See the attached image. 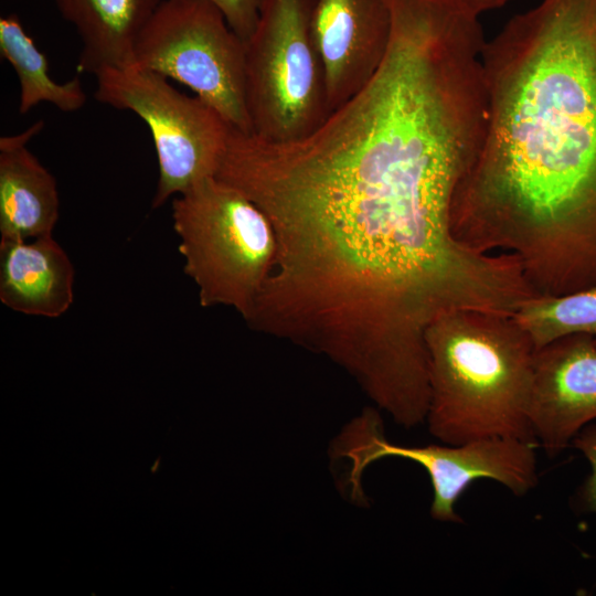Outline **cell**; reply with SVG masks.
Instances as JSON below:
<instances>
[{"instance_id":"cell-15","label":"cell","mask_w":596,"mask_h":596,"mask_svg":"<svg viewBox=\"0 0 596 596\" xmlns=\"http://www.w3.org/2000/svg\"><path fill=\"white\" fill-rule=\"evenodd\" d=\"M589 464L590 471L573 496L576 511L596 514V424L586 425L572 440Z\"/></svg>"},{"instance_id":"cell-14","label":"cell","mask_w":596,"mask_h":596,"mask_svg":"<svg viewBox=\"0 0 596 596\" xmlns=\"http://www.w3.org/2000/svg\"><path fill=\"white\" fill-rule=\"evenodd\" d=\"M535 349L570 334L596 341V286L561 296H534L513 315Z\"/></svg>"},{"instance_id":"cell-19","label":"cell","mask_w":596,"mask_h":596,"mask_svg":"<svg viewBox=\"0 0 596 596\" xmlns=\"http://www.w3.org/2000/svg\"><path fill=\"white\" fill-rule=\"evenodd\" d=\"M595 587H596V584H595Z\"/></svg>"},{"instance_id":"cell-10","label":"cell","mask_w":596,"mask_h":596,"mask_svg":"<svg viewBox=\"0 0 596 596\" xmlns=\"http://www.w3.org/2000/svg\"><path fill=\"white\" fill-rule=\"evenodd\" d=\"M43 127L44 121L38 120L19 134L0 138L1 240L50 235L58 220L56 180L28 148Z\"/></svg>"},{"instance_id":"cell-12","label":"cell","mask_w":596,"mask_h":596,"mask_svg":"<svg viewBox=\"0 0 596 596\" xmlns=\"http://www.w3.org/2000/svg\"><path fill=\"white\" fill-rule=\"evenodd\" d=\"M161 0H54L76 30L82 49L77 70L95 76L132 66L137 39Z\"/></svg>"},{"instance_id":"cell-17","label":"cell","mask_w":596,"mask_h":596,"mask_svg":"<svg viewBox=\"0 0 596 596\" xmlns=\"http://www.w3.org/2000/svg\"><path fill=\"white\" fill-rule=\"evenodd\" d=\"M509 0H459V3L470 13L479 15L481 12L504 6Z\"/></svg>"},{"instance_id":"cell-1","label":"cell","mask_w":596,"mask_h":596,"mask_svg":"<svg viewBox=\"0 0 596 596\" xmlns=\"http://www.w3.org/2000/svg\"><path fill=\"white\" fill-rule=\"evenodd\" d=\"M487 121L454 236L515 256L538 296L596 286V0H542L481 52Z\"/></svg>"},{"instance_id":"cell-8","label":"cell","mask_w":596,"mask_h":596,"mask_svg":"<svg viewBox=\"0 0 596 596\" xmlns=\"http://www.w3.org/2000/svg\"><path fill=\"white\" fill-rule=\"evenodd\" d=\"M595 419V339L570 334L536 349L529 404L534 440L556 456Z\"/></svg>"},{"instance_id":"cell-2","label":"cell","mask_w":596,"mask_h":596,"mask_svg":"<svg viewBox=\"0 0 596 596\" xmlns=\"http://www.w3.org/2000/svg\"><path fill=\"white\" fill-rule=\"evenodd\" d=\"M429 403L425 423L443 444L488 436L534 440L529 404L535 347L513 316L449 312L425 334Z\"/></svg>"},{"instance_id":"cell-18","label":"cell","mask_w":596,"mask_h":596,"mask_svg":"<svg viewBox=\"0 0 596 596\" xmlns=\"http://www.w3.org/2000/svg\"><path fill=\"white\" fill-rule=\"evenodd\" d=\"M449 1H459V0H449Z\"/></svg>"},{"instance_id":"cell-6","label":"cell","mask_w":596,"mask_h":596,"mask_svg":"<svg viewBox=\"0 0 596 596\" xmlns=\"http://www.w3.org/2000/svg\"><path fill=\"white\" fill-rule=\"evenodd\" d=\"M132 66L181 83L234 129L252 134L245 44L210 0H161L137 39Z\"/></svg>"},{"instance_id":"cell-7","label":"cell","mask_w":596,"mask_h":596,"mask_svg":"<svg viewBox=\"0 0 596 596\" xmlns=\"http://www.w3.org/2000/svg\"><path fill=\"white\" fill-rule=\"evenodd\" d=\"M96 78L99 103L132 111L151 132L159 166L153 209L215 175L232 126L214 107L137 66L107 68Z\"/></svg>"},{"instance_id":"cell-11","label":"cell","mask_w":596,"mask_h":596,"mask_svg":"<svg viewBox=\"0 0 596 596\" xmlns=\"http://www.w3.org/2000/svg\"><path fill=\"white\" fill-rule=\"evenodd\" d=\"M74 266L52 234L0 241V301L30 316L58 318L74 300Z\"/></svg>"},{"instance_id":"cell-13","label":"cell","mask_w":596,"mask_h":596,"mask_svg":"<svg viewBox=\"0 0 596 596\" xmlns=\"http://www.w3.org/2000/svg\"><path fill=\"white\" fill-rule=\"evenodd\" d=\"M0 54L14 70L20 86L19 111L29 113L47 103L64 113L79 110L87 102L81 78L55 82L45 54L26 33L15 14L0 18Z\"/></svg>"},{"instance_id":"cell-16","label":"cell","mask_w":596,"mask_h":596,"mask_svg":"<svg viewBox=\"0 0 596 596\" xmlns=\"http://www.w3.org/2000/svg\"><path fill=\"white\" fill-rule=\"evenodd\" d=\"M224 14L232 30L246 41L253 33L264 0H210Z\"/></svg>"},{"instance_id":"cell-9","label":"cell","mask_w":596,"mask_h":596,"mask_svg":"<svg viewBox=\"0 0 596 596\" xmlns=\"http://www.w3.org/2000/svg\"><path fill=\"white\" fill-rule=\"evenodd\" d=\"M385 0H313L311 31L331 113L361 91L381 66L391 40Z\"/></svg>"},{"instance_id":"cell-5","label":"cell","mask_w":596,"mask_h":596,"mask_svg":"<svg viewBox=\"0 0 596 596\" xmlns=\"http://www.w3.org/2000/svg\"><path fill=\"white\" fill-rule=\"evenodd\" d=\"M535 446L533 440L508 436L480 437L456 445H396L385 436L381 411L368 406L341 428L330 444L329 455L332 460L348 462L344 487L354 501L365 498L361 479L371 464L386 457L418 464L433 488L430 517L459 523L462 520L455 504L476 480L497 481L518 497L538 486Z\"/></svg>"},{"instance_id":"cell-3","label":"cell","mask_w":596,"mask_h":596,"mask_svg":"<svg viewBox=\"0 0 596 596\" xmlns=\"http://www.w3.org/2000/svg\"><path fill=\"white\" fill-rule=\"evenodd\" d=\"M172 222L200 305L231 307L245 320L276 259L277 237L267 214L213 175L173 199Z\"/></svg>"},{"instance_id":"cell-4","label":"cell","mask_w":596,"mask_h":596,"mask_svg":"<svg viewBox=\"0 0 596 596\" xmlns=\"http://www.w3.org/2000/svg\"><path fill=\"white\" fill-rule=\"evenodd\" d=\"M313 0H264L245 44L252 134L270 142L307 137L330 116L326 74L311 31Z\"/></svg>"}]
</instances>
